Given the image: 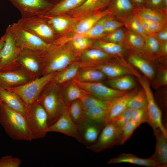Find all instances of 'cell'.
I'll use <instances>...</instances> for the list:
<instances>
[{"label": "cell", "instance_id": "94428289", "mask_svg": "<svg viewBox=\"0 0 167 167\" xmlns=\"http://www.w3.org/2000/svg\"><path fill=\"white\" fill-rule=\"evenodd\" d=\"M49 1L54 4H56L61 0H47Z\"/></svg>", "mask_w": 167, "mask_h": 167}, {"label": "cell", "instance_id": "f35d334b", "mask_svg": "<svg viewBox=\"0 0 167 167\" xmlns=\"http://www.w3.org/2000/svg\"><path fill=\"white\" fill-rule=\"evenodd\" d=\"M122 23L126 28L143 37L148 34L138 17L134 14L125 19Z\"/></svg>", "mask_w": 167, "mask_h": 167}, {"label": "cell", "instance_id": "d6a6232c", "mask_svg": "<svg viewBox=\"0 0 167 167\" xmlns=\"http://www.w3.org/2000/svg\"><path fill=\"white\" fill-rule=\"evenodd\" d=\"M81 68L80 62L78 61H76L58 72L53 80L59 85L72 80Z\"/></svg>", "mask_w": 167, "mask_h": 167}, {"label": "cell", "instance_id": "7402d4cb", "mask_svg": "<svg viewBox=\"0 0 167 167\" xmlns=\"http://www.w3.org/2000/svg\"><path fill=\"white\" fill-rule=\"evenodd\" d=\"M108 6L110 15L122 22L134 14L136 8L130 0H110Z\"/></svg>", "mask_w": 167, "mask_h": 167}, {"label": "cell", "instance_id": "ab89813d", "mask_svg": "<svg viewBox=\"0 0 167 167\" xmlns=\"http://www.w3.org/2000/svg\"><path fill=\"white\" fill-rule=\"evenodd\" d=\"M85 117L92 120L104 123L107 116L106 109L99 107L88 108L84 111Z\"/></svg>", "mask_w": 167, "mask_h": 167}, {"label": "cell", "instance_id": "6f0895ef", "mask_svg": "<svg viewBox=\"0 0 167 167\" xmlns=\"http://www.w3.org/2000/svg\"><path fill=\"white\" fill-rule=\"evenodd\" d=\"M110 0H100V8H102L108 6Z\"/></svg>", "mask_w": 167, "mask_h": 167}, {"label": "cell", "instance_id": "4dcf8cb0", "mask_svg": "<svg viewBox=\"0 0 167 167\" xmlns=\"http://www.w3.org/2000/svg\"><path fill=\"white\" fill-rule=\"evenodd\" d=\"M125 29L126 36L124 42L128 50L143 56L145 45L144 37Z\"/></svg>", "mask_w": 167, "mask_h": 167}, {"label": "cell", "instance_id": "db71d44e", "mask_svg": "<svg viewBox=\"0 0 167 167\" xmlns=\"http://www.w3.org/2000/svg\"><path fill=\"white\" fill-rule=\"evenodd\" d=\"M151 35L154 37L160 43L167 42V26Z\"/></svg>", "mask_w": 167, "mask_h": 167}, {"label": "cell", "instance_id": "11a10c76", "mask_svg": "<svg viewBox=\"0 0 167 167\" xmlns=\"http://www.w3.org/2000/svg\"><path fill=\"white\" fill-rule=\"evenodd\" d=\"M167 55V42L160 43V58L166 57Z\"/></svg>", "mask_w": 167, "mask_h": 167}, {"label": "cell", "instance_id": "8d00e7d4", "mask_svg": "<svg viewBox=\"0 0 167 167\" xmlns=\"http://www.w3.org/2000/svg\"><path fill=\"white\" fill-rule=\"evenodd\" d=\"M100 0H85L80 5L68 12L75 17H82L98 10Z\"/></svg>", "mask_w": 167, "mask_h": 167}, {"label": "cell", "instance_id": "f546056e", "mask_svg": "<svg viewBox=\"0 0 167 167\" xmlns=\"http://www.w3.org/2000/svg\"><path fill=\"white\" fill-rule=\"evenodd\" d=\"M102 83L114 89L121 91H129L135 88L136 83L132 75H126L109 78Z\"/></svg>", "mask_w": 167, "mask_h": 167}, {"label": "cell", "instance_id": "5bb4252c", "mask_svg": "<svg viewBox=\"0 0 167 167\" xmlns=\"http://www.w3.org/2000/svg\"><path fill=\"white\" fill-rule=\"evenodd\" d=\"M19 11L22 17L45 15L55 4L47 0H8Z\"/></svg>", "mask_w": 167, "mask_h": 167}, {"label": "cell", "instance_id": "b9f144b4", "mask_svg": "<svg viewBox=\"0 0 167 167\" xmlns=\"http://www.w3.org/2000/svg\"><path fill=\"white\" fill-rule=\"evenodd\" d=\"M80 100L84 111L88 108L96 107L102 108L107 110L108 101L100 100L90 94L85 96Z\"/></svg>", "mask_w": 167, "mask_h": 167}, {"label": "cell", "instance_id": "2e32d148", "mask_svg": "<svg viewBox=\"0 0 167 167\" xmlns=\"http://www.w3.org/2000/svg\"><path fill=\"white\" fill-rule=\"evenodd\" d=\"M36 78L20 68L8 71H0V86L5 89L16 87Z\"/></svg>", "mask_w": 167, "mask_h": 167}, {"label": "cell", "instance_id": "4316f807", "mask_svg": "<svg viewBox=\"0 0 167 167\" xmlns=\"http://www.w3.org/2000/svg\"><path fill=\"white\" fill-rule=\"evenodd\" d=\"M120 163H128L148 167H158L152 156L148 158H141L130 153L121 154L107 162L109 164Z\"/></svg>", "mask_w": 167, "mask_h": 167}, {"label": "cell", "instance_id": "d6986e66", "mask_svg": "<svg viewBox=\"0 0 167 167\" xmlns=\"http://www.w3.org/2000/svg\"><path fill=\"white\" fill-rule=\"evenodd\" d=\"M110 15L107 9L102 11H96L80 17L78 21L71 29L73 35H83L99 20Z\"/></svg>", "mask_w": 167, "mask_h": 167}, {"label": "cell", "instance_id": "ffe728a7", "mask_svg": "<svg viewBox=\"0 0 167 167\" xmlns=\"http://www.w3.org/2000/svg\"><path fill=\"white\" fill-rule=\"evenodd\" d=\"M138 91V89L135 88L123 95L108 101L107 116L105 126L127 107L129 102Z\"/></svg>", "mask_w": 167, "mask_h": 167}, {"label": "cell", "instance_id": "ac0fdd59", "mask_svg": "<svg viewBox=\"0 0 167 167\" xmlns=\"http://www.w3.org/2000/svg\"><path fill=\"white\" fill-rule=\"evenodd\" d=\"M117 56L109 54L99 49L92 48L79 53L78 61L81 68L93 67Z\"/></svg>", "mask_w": 167, "mask_h": 167}, {"label": "cell", "instance_id": "7a4b0ae2", "mask_svg": "<svg viewBox=\"0 0 167 167\" xmlns=\"http://www.w3.org/2000/svg\"><path fill=\"white\" fill-rule=\"evenodd\" d=\"M0 123L13 139L31 141L34 139L25 116L2 103H0Z\"/></svg>", "mask_w": 167, "mask_h": 167}, {"label": "cell", "instance_id": "3957f363", "mask_svg": "<svg viewBox=\"0 0 167 167\" xmlns=\"http://www.w3.org/2000/svg\"><path fill=\"white\" fill-rule=\"evenodd\" d=\"M37 101L47 113L49 126L54 123L67 108L61 95L60 85L53 80L44 88Z\"/></svg>", "mask_w": 167, "mask_h": 167}, {"label": "cell", "instance_id": "7dc6e473", "mask_svg": "<svg viewBox=\"0 0 167 167\" xmlns=\"http://www.w3.org/2000/svg\"><path fill=\"white\" fill-rule=\"evenodd\" d=\"M152 84L155 88L166 86L167 84V69L166 66L163 65L159 66L155 79L152 80Z\"/></svg>", "mask_w": 167, "mask_h": 167}, {"label": "cell", "instance_id": "484cf974", "mask_svg": "<svg viewBox=\"0 0 167 167\" xmlns=\"http://www.w3.org/2000/svg\"><path fill=\"white\" fill-rule=\"evenodd\" d=\"M156 138L155 152L152 156L158 167L167 165V143L166 138L159 129L154 131Z\"/></svg>", "mask_w": 167, "mask_h": 167}, {"label": "cell", "instance_id": "f1b7e54d", "mask_svg": "<svg viewBox=\"0 0 167 167\" xmlns=\"http://www.w3.org/2000/svg\"><path fill=\"white\" fill-rule=\"evenodd\" d=\"M102 50L109 54L117 56H123L128 50L125 42L115 43L101 40L94 41L92 46Z\"/></svg>", "mask_w": 167, "mask_h": 167}, {"label": "cell", "instance_id": "f907efd6", "mask_svg": "<svg viewBox=\"0 0 167 167\" xmlns=\"http://www.w3.org/2000/svg\"><path fill=\"white\" fill-rule=\"evenodd\" d=\"M130 120L140 125L144 122H147L146 107L133 110Z\"/></svg>", "mask_w": 167, "mask_h": 167}, {"label": "cell", "instance_id": "e575fe53", "mask_svg": "<svg viewBox=\"0 0 167 167\" xmlns=\"http://www.w3.org/2000/svg\"><path fill=\"white\" fill-rule=\"evenodd\" d=\"M143 37L145 45L143 57L150 61L160 58V42L151 35H147Z\"/></svg>", "mask_w": 167, "mask_h": 167}, {"label": "cell", "instance_id": "52a82bcc", "mask_svg": "<svg viewBox=\"0 0 167 167\" xmlns=\"http://www.w3.org/2000/svg\"><path fill=\"white\" fill-rule=\"evenodd\" d=\"M145 93L147 100L146 109L147 122L152 127L154 131L159 129L167 138V130L163 125L162 113L156 103L148 79L145 77L137 78Z\"/></svg>", "mask_w": 167, "mask_h": 167}, {"label": "cell", "instance_id": "7bdbcfd3", "mask_svg": "<svg viewBox=\"0 0 167 167\" xmlns=\"http://www.w3.org/2000/svg\"><path fill=\"white\" fill-rule=\"evenodd\" d=\"M107 15L99 20L88 32L82 35L93 40L103 37L105 35L103 24Z\"/></svg>", "mask_w": 167, "mask_h": 167}, {"label": "cell", "instance_id": "74e56055", "mask_svg": "<svg viewBox=\"0 0 167 167\" xmlns=\"http://www.w3.org/2000/svg\"><path fill=\"white\" fill-rule=\"evenodd\" d=\"M70 117L76 125L85 117L81 100H77L71 102L67 107Z\"/></svg>", "mask_w": 167, "mask_h": 167}, {"label": "cell", "instance_id": "603a6c76", "mask_svg": "<svg viewBox=\"0 0 167 167\" xmlns=\"http://www.w3.org/2000/svg\"><path fill=\"white\" fill-rule=\"evenodd\" d=\"M150 61L142 55L131 52L128 54L127 61L133 67L138 69L145 77L152 80L156 75L155 71Z\"/></svg>", "mask_w": 167, "mask_h": 167}, {"label": "cell", "instance_id": "6125c7cd", "mask_svg": "<svg viewBox=\"0 0 167 167\" xmlns=\"http://www.w3.org/2000/svg\"><path fill=\"white\" fill-rule=\"evenodd\" d=\"M146 0V2H148L149 0Z\"/></svg>", "mask_w": 167, "mask_h": 167}, {"label": "cell", "instance_id": "9a60e30c", "mask_svg": "<svg viewBox=\"0 0 167 167\" xmlns=\"http://www.w3.org/2000/svg\"><path fill=\"white\" fill-rule=\"evenodd\" d=\"M105 123L85 117L78 124L79 142L88 146L96 140Z\"/></svg>", "mask_w": 167, "mask_h": 167}, {"label": "cell", "instance_id": "1f68e13d", "mask_svg": "<svg viewBox=\"0 0 167 167\" xmlns=\"http://www.w3.org/2000/svg\"><path fill=\"white\" fill-rule=\"evenodd\" d=\"M134 14L138 17L149 21L167 22V13L145 6L136 7Z\"/></svg>", "mask_w": 167, "mask_h": 167}, {"label": "cell", "instance_id": "cb8c5ba5", "mask_svg": "<svg viewBox=\"0 0 167 167\" xmlns=\"http://www.w3.org/2000/svg\"><path fill=\"white\" fill-rule=\"evenodd\" d=\"M0 103L25 115L26 106L21 98L15 92L0 86Z\"/></svg>", "mask_w": 167, "mask_h": 167}, {"label": "cell", "instance_id": "e0dca14e", "mask_svg": "<svg viewBox=\"0 0 167 167\" xmlns=\"http://www.w3.org/2000/svg\"><path fill=\"white\" fill-rule=\"evenodd\" d=\"M48 132L62 133L75 139L79 142L77 125L71 118L67 108L54 123L49 126Z\"/></svg>", "mask_w": 167, "mask_h": 167}, {"label": "cell", "instance_id": "d4e9b609", "mask_svg": "<svg viewBox=\"0 0 167 167\" xmlns=\"http://www.w3.org/2000/svg\"><path fill=\"white\" fill-rule=\"evenodd\" d=\"M60 85L61 95L67 108L72 101L81 100L89 94L72 80Z\"/></svg>", "mask_w": 167, "mask_h": 167}, {"label": "cell", "instance_id": "83f0119b", "mask_svg": "<svg viewBox=\"0 0 167 167\" xmlns=\"http://www.w3.org/2000/svg\"><path fill=\"white\" fill-rule=\"evenodd\" d=\"M107 78L100 71L93 67L81 68L72 80L83 82H101Z\"/></svg>", "mask_w": 167, "mask_h": 167}, {"label": "cell", "instance_id": "44dd1931", "mask_svg": "<svg viewBox=\"0 0 167 167\" xmlns=\"http://www.w3.org/2000/svg\"><path fill=\"white\" fill-rule=\"evenodd\" d=\"M44 18L57 34L61 35L66 31L71 30L80 17L72 18L64 15H40Z\"/></svg>", "mask_w": 167, "mask_h": 167}, {"label": "cell", "instance_id": "9f6ffc18", "mask_svg": "<svg viewBox=\"0 0 167 167\" xmlns=\"http://www.w3.org/2000/svg\"><path fill=\"white\" fill-rule=\"evenodd\" d=\"M136 7L145 6L146 0H130Z\"/></svg>", "mask_w": 167, "mask_h": 167}, {"label": "cell", "instance_id": "91938a15", "mask_svg": "<svg viewBox=\"0 0 167 167\" xmlns=\"http://www.w3.org/2000/svg\"><path fill=\"white\" fill-rule=\"evenodd\" d=\"M163 2L164 9L167 11V0H163Z\"/></svg>", "mask_w": 167, "mask_h": 167}, {"label": "cell", "instance_id": "816d5d0a", "mask_svg": "<svg viewBox=\"0 0 167 167\" xmlns=\"http://www.w3.org/2000/svg\"><path fill=\"white\" fill-rule=\"evenodd\" d=\"M22 163L20 159L10 155L2 156L0 159V167H19Z\"/></svg>", "mask_w": 167, "mask_h": 167}, {"label": "cell", "instance_id": "4fadbf2b", "mask_svg": "<svg viewBox=\"0 0 167 167\" xmlns=\"http://www.w3.org/2000/svg\"><path fill=\"white\" fill-rule=\"evenodd\" d=\"M91 96L109 101L123 95L128 91H121L110 88L101 82H83L72 80Z\"/></svg>", "mask_w": 167, "mask_h": 167}, {"label": "cell", "instance_id": "9c48e42d", "mask_svg": "<svg viewBox=\"0 0 167 167\" xmlns=\"http://www.w3.org/2000/svg\"><path fill=\"white\" fill-rule=\"evenodd\" d=\"M117 56L93 67L102 72L109 79L131 75L139 78L142 76L123 57Z\"/></svg>", "mask_w": 167, "mask_h": 167}, {"label": "cell", "instance_id": "8992f818", "mask_svg": "<svg viewBox=\"0 0 167 167\" xmlns=\"http://www.w3.org/2000/svg\"><path fill=\"white\" fill-rule=\"evenodd\" d=\"M25 116L33 139L45 137L49 126L47 113L41 105L36 101L26 106Z\"/></svg>", "mask_w": 167, "mask_h": 167}, {"label": "cell", "instance_id": "681fc988", "mask_svg": "<svg viewBox=\"0 0 167 167\" xmlns=\"http://www.w3.org/2000/svg\"><path fill=\"white\" fill-rule=\"evenodd\" d=\"M132 111L131 108L127 107L123 111L113 118L110 122H112L118 127L122 128L130 120Z\"/></svg>", "mask_w": 167, "mask_h": 167}, {"label": "cell", "instance_id": "c3c4849f", "mask_svg": "<svg viewBox=\"0 0 167 167\" xmlns=\"http://www.w3.org/2000/svg\"><path fill=\"white\" fill-rule=\"evenodd\" d=\"M131 120L127 122L122 127L121 144L125 142L131 137L135 130L139 126Z\"/></svg>", "mask_w": 167, "mask_h": 167}, {"label": "cell", "instance_id": "836d02e7", "mask_svg": "<svg viewBox=\"0 0 167 167\" xmlns=\"http://www.w3.org/2000/svg\"><path fill=\"white\" fill-rule=\"evenodd\" d=\"M85 0H61L45 15H64L79 6Z\"/></svg>", "mask_w": 167, "mask_h": 167}, {"label": "cell", "instance_id": "30bf717a", "mask_svg": "<svg viewBox=\"0 0 167 167\" xmlns=\"http://www.w3.org/2000/svg\"><path fill=\"white\" fill-rule=\"evenodd\" d=\"M122 133V128L111 121L104 126L96 141L87 148L94 152H98L121 145Z\"/></svg>", "mask_w": 167, "mask_h": 167}, {"label": "cell", "instance_id": "bcb514c9", "mask_svg": "<svg viewBox=\"0 0 167 167\" xmlns=\"http://www.w3.org/2000/svg\"><path fill=\"white\" fill-rule=\"evenodd\" d=\"M123 26V24L122 22L111 15H109L107 16L103 24L105 35Z\"/></svg>", "mask_w": 167, "mask_h": 167}, {"label": "cell", "instance_id": "ba28073f", "mask_svg": "<svg viewBox=\"0 0 167 167\" xmlns=\"http://www.w3.org/2000/svg\"><path fill=\"white\" fill-rule=\"evenodd\" d=\"M7 28L12 36L16 45L20 49L43 50L48 49L53 45L45 42L20 27L16 23L9 25Z\"/></svg>", "mask_w": 167, "mask_h": 167}, {"label": "cell", "instance_id": "d590c367", "mask_svg": "<svg viewBox=\"0 0 167 167\" xmlns=\"http://www.w3.org/2000/svg\"><path fill=\"white\" fill-rule=\"evenodd\" d=\"M73 35V36L68 40L69 43L67 45L71 49L77 53L79 54L92 47L94 42L93 39L82 35Z\"/></svg>", "mask_w": 167, "mask_h": 167}, {"label": "cell", "instance_id": "f5cc1de1", "mask_svg": "<svg viewBox=\"0 0 167 167\" xmlns=\"http://www.w3.org/2000/svg\"><path fill=\"white\" fill-rule=\"evenodd\" d=\"M145 6L167 13V11L164 7L163 0H149L146 2Z\"/></svg>", "mask_w": 167, "mask_h": 167}, {"label": "cell", "instance_id": "8fae6325", "mask_svg": "<svg viewBox=\"0 0 167 167\" xmlns=\"http://www.w3.org/2000/svg\"><path fill=\"white\" fill-rule=\"evenodd\" d=\"M5 42L2 49L0 57V71H12L19 68L17 62L21 49L16 45L8 28L5 33Z\"/></svg>", "mask_w": 167, "mask_h": 167}, {"label": "cell", "instance_id": "6da1fadb", "mask_svg": "<svg viewBox=\"0 0 167 167\" xmlns=\"http://www.w3.org/2000/svg\"><path fill=\"white\" fill-rule=\"evenodd\" d=\"M37 51L43 61L42 75L59 71L79 59V54L73 51L66 44H53L47 49Z\"/></svg>", "mask_w": 167, "mask_h": 167}, {"label": "cell", "instance_id": "f6af8a7d", "mask_svg": "<svg viewBox=\"0 0 167 167\" xmlns=\"http://www.w3.org/2000/svg\"><path fill=\"white\" fill-rule=\"evenodd\" d=\"M138 18L145 30L149 35L157 32L167 26V22L149 21Z\"/></svg>", "mask_w": 167, "mask_h": 167}, {"label": "cell", "instance_id": "7c38bea8", "mask_svg": "<svg viewBox=\"0 0 167 167\" xmlns=\"http://www.w3.org/2000/svg\"><path fill=\"white\" fill-rule=\"evenodd\" d=\"M17 62L19 68L32 76L37 78L42 75L43 61L38 51L22 49Z\"/></svg>", "mask_w": 167, "mask_h": 167}, {"label": "cell", "instance_id": "277c9868", "mask_svg": "<svg viewBox=\"0 0 167 167\" xmlns=\"http://www.w3.org/2000/svg\"><path fill=\"white\" fill-rule=\"evenodd\" d=\"M16 23L21 28L49 44L55 45L60 37L40 15L21 17Z\"/></svg>", "mask_w": 167, "mask_h": 167}, {"label": "cell", "instance_id": "5b68a950", "mask_svg": "<svg viewBox=\"0 0 167 167\" xmlns=\"http://www.w3.org/2000/svg\"><path fill=\"white\" fill-rule=\"evenodd\" d=\"M57 72L42 75L17 87L6 89L17 94L25 105H28L37 101L44 88L53 79Z\"/></svg>", "mask_w": 167, "mask_h": 167}, {"label": "cell", "instance_id": "680465c9", "mask_svg": "<svg viewBox=\"0 0 167 167\" xmlns=\"http://www.w3.org/2000/svg\"><path fill=\"white\" fill-rule=\"evenodd\" d=\"M5 38L6 36L4 34L0 39V57L1 51L5 42Z\"/></svg>", "mask_w": 167, "mask_h": 167}, {"label": "cell", "instance_id": "ee69618b", "mask_svg": "<svg viewBox=\"0 0 167 167\" xmlns=\"http://www.w3.org/2000/svg\"><path fill=\"white\" fill-rule=\"evenodd\" d=\"M126 36V29L123 27L105 35L101 38V40L115 43H121L125 42Z\"/></svg>", "mask_w": 167, "mask_h": 167}, {"label": "cell", "instance_id": "60d3db41", "mask_svg": "<svg viewBox=\"0 0 167 167\" xmlns=\"http://www.w3.org/2000/svg\"><path fill=\"white\" fill-rule=\"evenodd\" d=\"M147 100L144 91L142 88L138 90L129 102L127 107L133 110L146 107Z\"/></svg>", "mask_w": 167, "mask_h": 167}]
</instances>
